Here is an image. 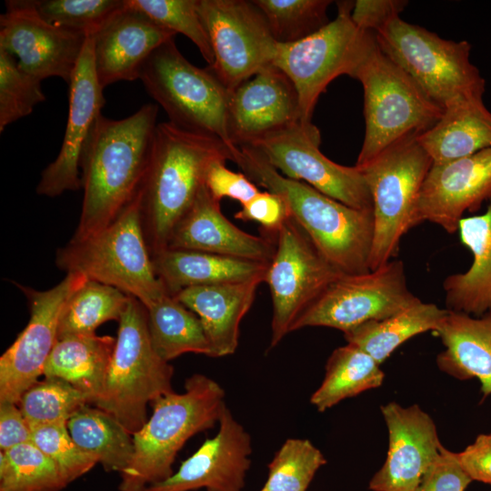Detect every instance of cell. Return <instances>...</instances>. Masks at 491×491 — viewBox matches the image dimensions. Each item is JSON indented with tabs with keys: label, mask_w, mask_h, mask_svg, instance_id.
<instances>
[{
	"label": "cell",
	"mask_w": 491,
	"mask_h": 491,
	"mask_svg": "<svg viewBox=\"0 0 491 491\" xmlns=\"http://www.w3.org/2000/svg\"><path fill=\"white\" fill-rule=\"evenodd\" d=\"M30 427L32 442L56 465L68 485L97 464L75 443L66 424Z\"/></svg>",
	"instance_id": "43"
},
{
	"label": "cell",
	"mask_w": 491,
	"mask_h": 491,
	"mask_svg": "<svg viewBox=\"0 0 491 491\" xmlns=\"http://www.w3.org/2000/svg\"><path fill=\"white\" fill-rule=\"evenodd\" d=\"M35 12L49 24L94 36L126 0H29Z\"/></svg>",
	"instance_id": "40"
},
{
	"label": "cell",
	"mask_w": 491,
	"mask_h": 491,
	"mask_svg": "<svg viewBox=\"0 0 491 491\" xmlns=\"http://www.w3.org/2000/svg\"><path fill=\"white\" fill-rule=\"evenodd\" d=\"M127 4L163 28L186 36L198 48L208 66L213 65L214 54L197 10V0H127Z\"/></svg>",
	"instance_id": "41"
},
{
	"label": "cell",
	"mask_w": 491,
	"mask_h": 491,
	"mask_svg": "<svg viewBox=\"0 0 491 491\" xmlns=\"http://www.w3.org/2000/svg\"><path fill=\"white\" fill-rule=\"evenodd\" d=\"M252 452L250 434L226 406L215 436L205 439L172 476L145 491H242Z\"/></svg>",
	"instance_id": "19"
},
{
	"label": "cell",
	"mask_w": 491,
	"mask_h": 491,
	"mask_svg": "<svg viewBox=\"0 0 491 491\" xmlns=\"http://www.w3.org/2000/svg\"><path fill=\"white\" fill-rule=\"evenodd\" d=\"M214 63L207 66L229 93L273 65L278 43L253 1L197 0Z\"/></svg>",
	"instance_id": "14"
},
{
	"label": "cell",
	"mask_w": 491,
	"mask_h": 491,
	"mask_svg": "<svg viewBox=\"0 0 491 491\" xmlns=\"http://www.w3.org/2000/svg\"><path fill=\"white\" fill-rule=\"evenodd\" d=\"M266 274L272 300L270 348L291 333L296 319L341 274L290 216L279 229Z\"/></svg>",
	"instance_id": "12"
},
{
	"label": "cell",
	"mask_w": 491,
	"mask_h": 491,
	"mask_svg": "<svg viewBox=\"0 0 491 491\" xmlns=\"http://www.w3.org/2000/svg\"><path fill=\"white\" fill-rule=\"evenodd\" d=\"M86 404V397L68 382L49 376L29 387L17 403L30 426L67 425Z\"/></svg>",
	"instance_id": "38"
},
{
	"label": "cell",
	"mask_w": 491,
	"mask_h": 491,
	"mask_svg": "<svg viewBox=\"0 0 491 491\" xmlns=\"http://www.w3.org/2000/svg\"><path fill=\"white\" fill-rule=\"evenodd\" d=\"M416 140L434 165L444 164L491 147V111L483 96L457 99L443 108L438 121Z\"/></svg>",
	"instance_id": "28"
},
{
	"label": "cell",
	"mask_w": 491,
	"mask_h": 491,
	"mask_svg": "<svg viewBox=\"0 0 491 491\" xmlns=\"http://www.w3.org/2000/svg\"><path fill=\"white\" fill-rule=\"evenodd\" d=\"M321 136L312 122L295 125L248 146L257 149L284 176L304 182L354 208L370 209L372 196L362 171L333 162L320 151Z\"/></svg>",
	"instance_id": "15"
},
{
	"label": "cell",
	"mask_w": 491,
	"mask_h": 491,
	"mask_svg": "<svg viewBox=\"0 0 491 491\" xmlns=\"http://www.w3.org/2000/svg\"><path fill=\"white\" fill-rule=\"evenodd\" d=\"M32 442V430L18 405L0 403V450Z\"/></svg>",
	"instance_id": "49"
},
{
	"label": "cell",
	"mask_w": 491,
	"mask_h": 491,
	"mask_svg": "<svg viewBox=\"0 0 491 491\" xmlns=\"http://www.w3.org/2000/svg\"><path fill=\"white\" fill-rule=\"evenodd\" d=\"M356 79L363 86L366 123L356 167L363 166L400 140L426 131L443 114V107L377 45Z\"/></svg>",
	"instance_id": "7"
},
{
	"label": "cell",
	"mask_w": 491,
	"mask_h": 491,
	"mask_svg": "<svg viewBox=\"0 0 491 491\" xmlns=\"http://www.w3.org/2000/svg\"><path fill=\"white\" fill-rule=\"evenodd\" d=\"M407 5L406 0H356L351 13L360 29L376 33L390 21L400 17Z\"/></svg>",
	"instance_id": "47"
},
{
	"label": "cell",
	"mask_w": 491,
	"mask_h": 491,
	"mask_svg": "<svg viewBox=\"0 0 491 491\" xmlns=\"http://www.w3.org/2000/svg\"><path fill=\"white\" fill-rule=\"evenodd\" d=\"M5 7L0 16V48L14 55L23 71L69 84L88 36L49 24L29 0H8Z\"/></svg>",
	"instance_id": "17"
},
{
	"label": "cell",
	"mask_w": 491,
	"mask_h": 491,
	"mask_svg": "<svg viewBox=\"0 0 491 491\" xmlns=\"http://www.w3.org/2000/svg\"><path fill=\"white\" fill-rule=\"evenodd\" d=\"M68 116L56 158L42 172L36 193L55 197L82 187L85 145L105 104L94 66L93 39L88 37L68 84Z\"/></svg>",
	"instance_id": "18"
},
{
	"label": "cell",
	"mask_w": 491,
	"mask_h": 491,
	"mask_svg": "<svg viewBox=\"0 0 491 491\" xmlns=\"http://www.w3.org/2000/svg\"><path fill=\"white\" fill-rule=\"evenodd\" d=\"M285 197L270 191H260L253 199L241 205L235 218L256 222L262 235L275 240L283 224L290 217Z\"/></svg>",
	"instance_id": "44"
},
{
	"label": "cell",
	"mask_w": 491,
	"mask_h": 491,
	"mask_svg": "<svg viewBox=\"0 0 491 491\" xmlns=\"http://www.w3.org/2000/svg\"><path fill=\"white\" fill-rule=\"evenodd\" d=\"M67 486L56 465L33 442L0 451V491H61Z\"/></svg>",
	"instance_id": "36"
},
{
	"label": "cell",
	"mask_w": 491,
	"mask_h": 491,
	"mask_svg": "<svg viewBox=\"0 0 491 491\" xmlns=\"http://www.w3.org/2000/svg\"><path fill=\"white\" fill-rule=\"evenodd\" d=\"M115 350L102 396L95 406L130 434L147 421V405L173 391L174 367L154 349L145 306L131 297L118 321Z\"/></svg>",
	"instance_id": "6"
},
{
	"label": "cell",
	"mask_w": 491,
	"mask_h": 491,
	"mask_svg": "<svg viewBox=\"0 0 491 491\" xmlns=\"http://www.w3.org/2000/svg\"><path fill=\"white\" fill-rule=\"evenodd\" d=\"M334 20L313 35L292 44H278L274 65L295 85L300 119L312 122L317 100L336 77L356 76L376 46L374 33L353 22L354 1H339Z\"/></svg>",
	"instance_id": "8"
},
{
	"label": "cell",
	"mask_w": 491,
	"mask_h": 491,
	"mask_svg": "<svg viewBox=\"0 0 491 491\" xmlns=\"http://www.w3.org/2000/svg\"><path fill=\"white\" fill-rule=\"evenodd\" d=\"M375 35L380 50L441 107L460 98L483 96L486 81L470 59L467 41L442 38L401 17Z\"/></svg>",
	"instance_id": "9"
},
{
	"label": "cell",
	"mask_w": 491,
	"mask_h": 491,
	"mask_svg": "<svg viewBox=\"0 0 491 491\" xmlns=\"http://www.w3.org/2000/svg\"><path fill=\"white\" fill-rule=\"evenodd\" d=\"M56 266L68 273L114 286L145 307L168 292L155 275L140 217L138 193L109 225L55 254Z\"/></svg>",
	"instance_id": "5"
},
{
	"label": "cell",
	"mask_w": 491,
	"mask_h": 491,
	"mask_svg": "<svg viewBox=\"0 0 491 491\" xmlns=\"http://www.w3.org/2000/svg\"><path fill=\"white\" fill-rule=\"evenodd\" d=\"M471 482L456 453L442 446L438 456L415 491H465Z\"/></svg>",
	"instance_id": "46"
},
{
	"label": "cell",
	"mask_w": 491,
	"mask_h": 491,
	"mask_svg": "<svg viewBox=\"0 0 491 491\" xmlns=\"http://www.w3.org/2000/svg\"><path fill=\"white\" fill-rule=\"evenodd\" d=\"M42 80L23 71L14 55L0 48V132L30 115L45 100Z\"/></svg>",
	"instance_id": "42"
},
{
	"label": "cell",
	"mask_w": 491,
	"mask_h": 491,
	"mask_svg": "<svg viewBox=\"0 0 491 491\" xmlns=\"http://www.w3.org/2000/svg\"><path fill=\"white\" fill-rule=\"evenodd\" d=\"M457 231L472 263L445 279L446 309L479 316L491 310V199L483 214L464 216Z\"/></svg>",
	"instance_id": "29"
},
{
	"label": "cell",
	"mask_w": 491,
	"mask_h": 491,
	"mask_svg": "<svg viewBox=\"0 0 491 491\" xmlns=\"http://www.w3.org/2000/svg\"><path fill=\"white\" fill-rule=\"evenodd\" d=\"M87 278L68 273L56 286L38 291L15 283L27 299L30 318L0 357V403H18L22 395L44 376L47 359L58 340L62 312Z\"/></svg>",
	"instance_id": "16"
},
{
	"label": "cell",
	"mask_w": 491,
	"mask_h": 491,
	"mask_svg": "<svg viewBox=\"0 0 491 491\" xmlns=\"http://www.w3.org/2000/svg\"><path fill=\"white\" fill-rule=\"evenodd\" d=\"M175 38L158 46L143 65L139 79L165 111L169 122L230 144L227 133L229 92L208 68L191 64Z\"/></svg>",
	"instance_id": "11"
},
{
	"label": "cell",
	"mask_w": 491,
	"mask_h": 491,
	"mask_svg": "<svg viewBox=\"0 0 491 491\" xmlns=\"http://www.w3.org/2000/svg\"><path fill=\"white\" fill-rule=\"evenodd\" d=\"M121 290L87 279L67 301L58 325V339L92 335L102 324L119 321L130 298Z\"/></svg>",
	"instance_id": "35"
},
{
	"label": "cell",
	"mask_w": 491,
	"mask_h": 491,
	"mask_svg": "<svg viewBox=\"0 0 491 491\" xmlns=\"http://www.w3.org/2000/svg\"><path fill=\"white\" fill-rule=\"evenodd\" d=\"M491 199V147L444 164L432 165L416 207V223L431 222L448 234L466 212Z\"/></svg>",
	"instance_id": "21"
},
{
	"label": "cell",
	"mask_w": 491,
	"mask_h": 491,
	"mask_svg": "<svg viewBox=\"0 0 491 491\" xmlns=\"http://www.w3.org/2000/svg\"><path fill=\"white\" fill-rule=\"evenodd\" d=\"M278 44L298 42L327 25L331 0H253Z\"/></svg>",
	"instance_id": "37"
},
{
	"label": "cell",
	"mask_w": 491,
	"mask_h": 491,
	"mask_svg": "<svg viewBox=\"0 0 491 491\" xmlns=\"http://www.w3.org/2000/svg\"><path fill=\"white\" fill-rule=\"evenodd\" d=\"M224 388L211 377L195 374L182 393L174 390L153 401V413L133 435L135 452L120 474L119 491H145L173 475L177 453L189 438L213 428L225 405Z\"/></svg>",
	"instance_id": "4"
},
{
	"label": "cell",
	"mask_w": 491,
	"mask_h": 491,
	"mask_svg": "<svg viewBox=\"0 0 491 491\" xmlns=\"http://www.w3.org/2000/svg\"><path fill=\"white\" fill-rule=\"evenodd\" d=\"M154 269L170 295L184 288L262 280L269 263L207 252L166 249L152 257Z\"/></svg>",
	"instance_id": "27"
},
{
	"label": "cell",
	"mask_w": 491,
	"mask_h": 491,
	"mask_svg": "<svg viewBox=\"0 0 491 491\" xmlns=\"http://www.w3.org/2000/svg\"><path fill=\"white\" fill-rule=\"evenodd\" d=\"M67 428L75 443L105 471L120 475L131 464L133 435L105 411L86 404L68 420Z\"/></svg>",
	"instance_id": "32"
},
{
	"label": "cell",
	"mask_w": 491,
	"mask_h": 491,
	"mask_svg": "<svg viewBox=\"0 0 491 491\" xmlns=\"http://www.w3.org/2000/svg\"><path fill=\"white\" fill-rule=\"evenodd\" d=\"M384 378L380 365L370 355L347 343L328 357L324 379L310 403L325 412L346 398L379 387Z\"/></svg>",
	"instance_id": "33"
},
{
	"label": "cell",
	"mask_w": 491,
	"mask_h": 491,
	"mask_svg": "<svg viewBox=\"0 0 491 491\" xmlns=\"http://www.w3.org/2000/svg\"><path fill=\"white\" fill-rule=\"evenodd\" d=\"M167 249L195 250L270 263L276 242L235 225L221 212L220 202L203 185L174 227Z\"/></svg>",
	"instance_id": "24"
},
{
	"label": "cell",
	"mask_w": 491,
	"mask_h": 491,
	"mask_svg": "<svg viewBox=\"0 0 491 491\" xmlns=\"http://www.w3.org/2000/svg\"><path fill=\"white\" fill-rule=\"evenodd\" d=\"M419 300L408 288L403 262L391 260L366 273L340 276L296 319L291 332L325 326L346 333L389 317Z\"/></svg>",
	"instance_id": "13"
},
{
	"label": "cell",
	"mask_w": 491,
	"mask_h": 491,
	"mask_svg": "<svg viewBox=\"0 0 491 491\" xmlns=\"http://www.w3.org/2000/svg\"><path fill=\"white\" fill-rule=\"evenodd\" d=\"M147 327L155 352L164 360L186 353L210 356V347L197 316L169 293L146 307Z\"/></svg>",
	"instance_id": "34"
},
{
	"label": "cell",
	"mask_w": 491,
	"mask_h": 491,
	"mask_svg": "<svg viewBox=\"0 0 491 491\" xmlns=\"http://www.w3.org/2000/svg\"><path fill=\"white\" fill-rule=\"evenodd\" d=\"M260 491H263V490H260Z\"/></svg>",
	"instance_id": "50"
},
{
	"label": "cell",
	"mask_w": 491,
	"mask_h": 491,
	"mask_svg": "<svg viewBox=\"0 0 491 491\" xmlns=\"http://www.w3.org/2000/svg\"><path fill=\"white\" fill-rule=\"evenodd\" d=\"M435 333L445 346L436 356L438 368L459 380L476 378L482 400L490 396L491 310L479 316L448 310Z\"/></svg>",
	"instance_id": "26"
},
{
	"label": "cell",
	"mask_w": 491,
	"mask_h": 491,
	"mask_svg": "<svg viewBox=\"0 0 491 491\" xmlns=\"http://www.w3.org/2000/svg\"><path fill=\"white\" fill-rule=\"evenodd\" d=\"M380 409L388 430V451L369 489L415 491L443 446L436 424L417 405L389 402Z\"/></svg>",
	"instance_id": "20"
},
{
	"label": "cell",
	"mask_w": 491,
	"mask_h": 491,
	"mask_svg": "<svg viewBox=\"0 0 491 491\" xmlns=\"http://www.w3.org/2000/svg\"><path fill=\"white\" fill-rule=\"evenodd\" d=\"M322 452L308 439L288 438L268 464L263 491H306L326 465Z\"/></svg>",
	"instance_id": "39"
},
{
	"label": "cell",
	"mask_w": 491,
	"mask_h": 491,
	"mask_svg": "<svg viewBox=\"0 0 491 491\" xmlns=\"http://www.w3.org/2000/svg\"><path fill=\"white\" fill-rule=\"evenodd\" d=\"M262 280L184 288L175 298L195 313L204 328L211 357L233 355L239 344L240 324L249 311Z\"/></svg>",
	"instance_id": "25"
},
{
	"label": "cell",
	"mask_w": 491,
	"mask_h": 491,
	"mask_svg": "<svg viewBox=\"0 0 491 491\" xmlns=\"http://www.w3.org/2000/svg\"><path fill=\"white\" fill-rule=\"evenodd\" d=\"M226 159L213 160L206 168L204 185L210 195L217 201L229 197L244 205L253 199L259 192L257 185L244 173H237L225 166Z\"/></svg>",
	"instance_id": "45"
},
{
	"label": "cell",
	"mask_w": 491,
	"mask_h": 491,
	"mask_svg": "<svg viewBox=\"0 0 491 491\" xmlns=\"http://www.w3.org/2000/svg\"><path fill=\"white\" fill-rule=\"evenodd\" d=\"M448 313L433 303H417L382 320L369 321L344 333L348 344L370 355L379 365L408 339L436 332Z\"/></svg>",
	"instance_id": "31"
},
{
	"label": "cell",
	"mask_w": 491,
	"mask_h": 491,
	"mask_svg": "<svg viewBox=\"0 0 491 491\" xmlns=\"http://www.w3.org/2000/svg\"><path fill=\"white\" fill-rule=\"evenodd\" d=\"M116 337L75 335L57 340L44 370V376L58 377L79 390L88 404L102 396Z\"/></svg>",
	"instance_id": "30"
},
{
	"label": "cell",
	"mask_w": 491,
	"mask_h": 491,
	"mask_svg": "<svg viewBox=\"0 0 491 491\" xmlns=\"http://www.w3.org/2000/svg\"><path fill=\"white\" fill-rule=\"evenodd\" d=\"M298 121L301 119L296 89L274 65L229 94L227 133L233 145H249Z\"/></svg>",
	"instance_id": "22"
},
{
	"label": "cell",
	"mask_w": 491,
	"mask_h": 491,
	"mask_svg": "<svg viewBox=\"0 0 491 491\" xmlns=\"http://www.w3.org/2000/svg\"><path fill=\"white\" fill-rule=\"evenodd\" d=\"M230 153L231 161L251 181L285 197L291 217L338 272L356 275L370 271L373 208L351 207L304 182L284 176L252 146L232 145Z\"/></svg>",
	"instance_id": "2"
},
{
	"label": "cell",
	"mask_w": 491,
	"mask_h": 491,
	"mask_svg": "<svg viewBox=\"0 0 491 491\" xmlns=\"http://www.w3.org/2000/svg\"><path fill=\"white\" fill-rule=\"evenodd\" d=\"M456 455L472 481L491 486V433L478 435L472 444Z\"/></svg>",
	"instance_id": "48"
},
{
	"label": "cell",
	"mask_w": 491,
	"mask_h": 491,
	"mask_svg": "<svg viewBox=\"0 0 491 491\" xmlns=\"http://www.w3.org/2000/svg\"><path fill=\"white\" fill-rule=\"evenodd\" d=\"M175 35L128 5L115 14L92 36L94 66L100 85L139 79L152 53Z\"/></svg>",
	"instance_id": "23"
},
{
	"label": "cell",
	"mask_w": 491,
	"mask_h": 491,
	"mask_svg": "<svg viewBox=\"0 0 491 491\" xmlns=\"http://www.w3.org/2000/svg\"><path fill=\"white\" fill-rule=\"evenodd\" d=\"M217 158L231 160L230 145L222 140L169 121L157 125L138 192L141 225L152 257L167 249L174 227L203 186L207 166Z\"/></svg>",
	"instance_id": "3"
},
{
	"label": "cell",
	"mask_w": 491,
	"mask_h": 491,
	"mask_svg": "<svg viewBox=\"0 0 491 491\" xmlns=\"http://www.w3.org/2000/svg\"><path fill=\"white\" fill-rule=\"evenodd\" d=\"M157 115L156 104H145L123 119L99 116L82 155L84 196L71 239L100 231L134 200L150 161Z\"/></svg>",
	"instance_id": "1"
},
{
	"label": "cell",
	"mask_w": 491,
	"mask_h": 491,
	"mask_svg": "<svg viewBox=\"0 0 491 491\" xmlns=\"http://www.w3.org/2000/svg\"><path fill=\"white\" fill-rule=\"evenodd\" d=\"M432 165L416 135H411L357 167L372 196L374 240L370 270L391 261L397 255L402 237L417 225L419 194Z\"/></svg>",
	"instance_id": "10"
}]
</instances>
